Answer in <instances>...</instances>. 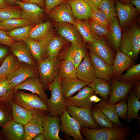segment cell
Segmentation results:
<instances>
[{"label":"cell","instance_id":"1","mask_svg":"<svg viewBox=\"0 0 140 140\" xmlns=\"http://www.w3.org/2000/svg\"><path fill=\"white\" fill-rule=\"evenodd\" d=\"M80 131L87 140H129L133 134L131 128L126 125L97 129L81 126Z\"/></svg>","mask_w":140,"mask_h":140},{"label":"cell","instance_id":"2","mask_svg":"<svg viewBox=\"0 0 140 140\" xmlns=\"http://www.w3.org/2000/svg\"><path fill=\"white\" fill-rule=\"evenodd\" d=\"M120 50L131 58H136L140 50V29L136 24L122 34Z\"/></svg>","mask_w":140,"mask_h":140},{"label":"cell","instance_id":"3","mask_svg":"<svg viewBox=\"0 0 140 140\" xmlns=\"http://www.w3.org/2000/svg\"><path fill=\"white\" fill-rule=\"evenodd\" d=\"M60 61L58 57L47 58L37 63L40 81L45 92L58 75Z\"/></svg>","mask_w":140,"mask_h":140},{"label":"cell","instance_id":"4","mask_svg":"<svg viewBox=\"0 0 140 140\" xmlns=\"http://www.w3.org/2000/svg\"><path fill=\"white\" fill-rule=\"evenodd\" d=\"M61 80L57 75L47 89L51 91V96L48 99L47 104L48 108V114L51 116L60 115L66 108L61 87Z\"/></svg>","mask_w":140,"mask_h":140},{"label":"cell","instance_id":"5","mask_svg":"<svg viewBox=\"0 0 140 140\" xmlns=\"http://www.w3.org/2000/svg\"><path fill=\"white\" fill-rule=\"evenodd\" d=\"M13 100L28 110H38L48 112L47 104L36 94L27 93L19 89L14 93Z\"/></svg>","mask_w":140,"mask_h":140},{"label":"cell","instance_id":"6","mask_svg":"<svg viewBox=\"0 0 140 140\" xmlns=\"http://www.w3.org/2000/svg\"><path fill=\"white\" fill-rule=\"evenodd\" d=\"M32 111L31 119L24 125L25 140H31L36 135L44 131L45 121L47 115V112L38 110Z\"/></svg>","mask_w":140,"mask_h":140},{"label":"cell","instance_id":"7","mask_svg":"<svg viewBox=\"0 0 140 140\" xmlns=\"http://www.w3.org/2000/svg\"><path fill=\"white\" fill-rule=\"evenodd\" d=\"M61 124L60 130L75 140H84L80 131L81 125L74 118L71 116L66 108L60 115Z\"/></svg>","mask_w":140,"mask_h":140},{"label":"cell","instance_id":"8","mask_svg":"<svg viewBox=\"0 0 140 140\" xmlns=\"http://www.w3.org/2000/svg\"><path fill=\"white\" fill-rule=\"evenodd\" d=\"M35 76H39L37 67L21 62L19 67L6 78L14 88L27 79Z\"/></svg>","mask_w":140,"mask_h":140},{"label":"cell","instance_id":"9","mask_svg":"<svg viewBox=\"0 0 140 140\" xmlns=\"http://www.w3.org/2000/svg\"><path fill=\"white\" fill-rule=\"evenodd\" d=\"M134 85V83L130 82L113 78L108 103L113 105L125 100Z\"/></svg>","mask_w":140,"mask_h":140},{"label":"cell","instance_id":"10","mask_svg":"<svg viewBox=\"0 0 140 140\" xmlns=\"http://www.w3.org/2000/svg\"><path fill=\"white\" fill-rule=\"evenodd\" d=\"M96 94L94 90L88 86H85L76 95L64 99L66 106L71 105L78 107L91 109L94 103L92 96Z\"/></svg>","mask_w":140,"mask_h":140},{"label":"cell","instance_id":"11","mask_svg":"<svg viewBox=\"0 0 140 140\" xmlns=\"http://www.w3.org/2000/svg\"><path fill=\"white\" fill-rule=\"evenodd\" d=\"M66 109L69 115L76 119L82 127L90 129L100 128L94 121L90 108H85L67 105Z\"/></svg>","mask_w":140,"mask_h":140},{"label":"cell","instance_id":"12","mask_svg":"<svg viewBox=\"0 0 140 140\" xmlns=\"http://www.w3.org/2000/svg\"><path fill=\"white\" fill-rule=\"evenodd\" d=\"M15 4L21 9V18L28 20L35 25L40 23L43 15L42 8L35 4L24 3L17 0Z\"/></svg>","mask_w":140,"mask_h":140},{"label":"cell","instance_id":"13","mask_svg":"<svg viewBox=\"0 0 140 140\" xmlns=\"http://www.w3.org/2000/svg\"><path fill=\"white\" fill-rule=\"evenodd\" d=\"M88 47L90 52L95 54L106 64L113 65V53L107 44L103 36H99L96 41L88 43Z\"/></svg>","mask_w":140,"mask_h":140},{"label":"cell","instance_id":"14","mask_svg":"<svg viewBox=\"0 0 140 140\" xmlns=\"http://www.w3.org/2000/svg\"><path fill=\"white\" fill-rule=\"evenodd\" d=\"M48 14L50 18L55 23H67L75 25V19L67 1L54 8Z\"/></svg>","mask_w":140,"mask_h":140},{"label":"cell","instance_id":"15","mask_svg":"<svg viewBox=\"0 0 140 140\" xmlns=\"http://www.w3.org/2000/svg\"><path fill=\"white\" fill-rule=\"evenodd\" d=\"M52 26V23L49 21L34 25L30 31L28 38L46 45L48 41L54 36Z\"/></svg>","mask_w":140,"mask_h":140},{"label":"cell","instance_id":"16","mask_svg":"<svg viewBox=\"0 0 140 140\" xmlns=\"http://www.w3.org/2000/svg\"><path fill=\"white\" fill-rule=\"evenodd\" d=\"M55 24V27L59 35L70 42L72 44L78 45L83 43L82 37L75 25L67 23Z\"/></svg>","mask_w":140,"mask_h":140},{"label":"cell","instance_id":"17","mask_svg":"<svg viewBox=\"0 0 140 140\" xmlns=\"http://www.w3.org/2000/svg\"><path fill=\"white\" fill-rule=\"evenodd\" d=\"M91 63L94 68L96 77L104 79L111 83L113 69V65L106 64L94 53H89Z\"/></svg>","mask_w":140,"mask_h":140},{"label":"cell","instance_id":"18","mask_svg":"<svg viewBox=\"0 0 140 140\" xmlns=\"http://www.w3.org/2000/svg\"><path fill=\"white\" fill-rule=\"evenodd\" d=\"M27 90L32 93H36L47 104L48 98L45 93L39 76L30 77L14 88V92L19 89Z\"/></svg>","mask_w":140,"mask_h":140},{"label":"cell","instance_id":"19","mask_svg":"<svg viewBox=\"0 0 140 140\" xmlns=\"http://www.w3.org/2000/svg\"><path fill=\"white\" fill-rule=\"evenodd\" d=\"M86 53V48L83 43L78 45L72 44L58 57L60 60L65 59L70 60L76 68L84 59Z\"/></svg>","mask_w":140,"mask_h":140},{"label":"cell","instance_id":"20","mask_svg":"<svg viewBox=\"0 0 140 140\" xmlns=\"http://www.w3.org/2000/svg\"><path fill=\"white\" fill-rule=\"evenodd\" d=\"M9 49L20 62L37 67L36 62L32 57L30 50L24 41L14 42L9 46Z\"/></svg>","mask_w":140,"mask_h":140},{"label":"cell","instance_id":"21","mask_svg":"<svg viewBox=\"0 0 140 140\" xmlns=\"http://www.w3.org/2000/svg\"><path fill=\"white\" fill-rule=\"evenodd\" d=\"M76 69L77 78L81 80L90 83L96 78L89 53H86Z\"/></svg>","mask_w":140,"mask_h":140},{"label":"cell","instance_id":"22","mask_svg":"<svg viewBox=\"0 0 140 140\" xmlns=\"http://www.w3.org/2000/svg\"><path fill=\"white\" fill-rule=\"evenodd\" d=\"M115 8L119 18L120 25L121 27L131 21L136 15L137 11L129 3L124 4L118 1L116 2Z\"/></svg>","mask_w":140,"mask_h":140},{"label":"cell","instance_id":"23","mask_svg":"<svg viewBox=\"0 0 140 140\" xmlns=\"http://www.w3.org/2000/svg\"><path fill=\"white\" fill-rule=\"evenodd\" d=\"M59 115L47 114L45 120L44 133L46 140H63L59 135L60 122Z\"/></svg>","mask_w":140,"mask_h":140},{"label":"cell","instance_id":"24","mask_svg":"<svg viewBox=\"0 0 140 140\" xmlns=\"http://www.w3.org/2000/svg\"><path fill=\"white\" fill-rule=\"evenodd\" d=\"M2 128V131L7 140H25L24 125L13 119Z\"/></svg>","mask_w":140,"mask_h":140},{"label":"cell","instance_id":"25","mask_svg":"<svg viewBox=\"0 0 140 140\" xmlns=\"http://www.w3.org/2000/svg\"><path fill=\"white\" fill-rule=\"evenodd\" d=\"M67 1L71 6L74 18L82 20L91 17L93 11L85 0H68Z\"/></svg>","mask_w":140,"mask_h":140},{"label":"cell","instance_id":"26","mask_svg":"<svg viewBox=\"0 0 140 140\" xmlns=\"http://www.w3.org/2000/svg\"><path fill=\"white\" fill-rule=\"evenodd\" d=\"M133 64L132 58L121 52L118 48L113 62V77L115 76V78L118 79L122 73Z\"/></svg>","mask_w":140,"mask_h":140},{"label":"cell","instance_id":"27","mask_svg":"<svg viewBox=\"0 0 140 140\" xmlns=\"http://www.w3.org/2000/svg\"><path fill=\"white\" fill-rule=\"evenodd\" d=\"M89 83L77 78L61 79V87L64 99L72 96L75 93Z\"/></svg>","mask_w":140,"mask_h":140},{"label":"cell","instance_id":"28","mask_svg":"<svg viewBox=\"0 0 140 140\" xmlns=\"http://www.w3.org/2000/svg\"><path fill=\"white\" fill-rule=\"evenodd\" d=\"M88 86L94 90L96 94L107 102L111 90V83L103 79L96 77Z\"/></svg>","mask_w":140,"mask_h":140},{"label":"cell","instance_id":"29","mask_svg":"<svg viewBox=\"0 0 140 140\" xmlns=\"http://www.w3.org/2000/svg\"><path fill=\"white\" fill-rule=\"evenodd\" d=\"M24 41L29 47L31 54L36 63L46 58V45L29 38Z\"/></svg>","mask_w":140,"mask_h":140},{"label":"cell","instance_id":"30","mask_svg":"<svg viewBox=\"0 0 140 140\" xmlns=\"http://www.w3.org/2000/svg\"><path fill=\"white\" fill-rule=\"evenodd\" d=\"M109 32L107 36L108 41L116 50L120 47L122 34L120 27L116 17H114L109 23Z\"/></svg>","mask_w":140,"mask_h":140},{"label":"cell","instance_id":"31","mask_svg":"<svg viewBox=\"0 0 140 140\" xmlns=\"http://www.w3.org/2000/svg\"><path fill=\"white\" fill-rule=\"evenodd\" d=\"M82 37L83 41L88 43L96 41L99 36L94 32L89 23L76 19L75 25Z\"/></svg>","mask_w":140,"mask_h":140},{"label":"cell","instance_id":"32","mask_svg":"<svg viewBox=\"0 0 140 140\" xmlns=\"http://www.w3.org/2000/svg\"><path fill=\"white\" fill-rule=\"evenodd\" d=\"M11 102L13 120L18 123L25 125L32 118V111L28 110L17 104L13 99Z\"/></svg>","mask_w":140,"mask_h":140},{"label":"cell","instance_id":"33","mask_svg":"<svg viewBox=\"0 0 140 140\" xmlns=\"http://www.w3.org/2000/svg\"><path fill=\"white\" fill-rule=\"evenodd\" d=\"M21 63L12 53L9 54L0 66V78H6L17 69Z\"/></svg>","mask_w":140,"mask_h":140},{"label":"cell","instance_id":"34","mask_svg":"<svg viewBox=\"0 0 140 140\" xmlns=\"http://www.w3.org/2000/svg\"><path fill=\"white\" fill-rule=\"evenodd\" d=\"M58 75L61 79L77 78L76 69L71 60L68 59L60 60Z\"/></svg>","mask_w":140,"mask_h":140},{"label":"cell","instance_id":"35","mask_svg":"<svg viewBox=\"0 0 140 140\" xmlns=\"http://www.w3.org/2000/svg\"><path fill=\"white\" fill-rule=\"evenodd\" d=\"M127 111L126 114L127 123H129L132 119H139L138 113L140 109V102L138 99L134 91L130 92L127 99Z\"/></svg>","mask_w":140,"mask_h":140},{"label":"cell","instance_id":"36","mask_svg":"<svg viewBox=\"0 0 140 140\" xmlns=\"http://www.w3.org/2000/svg\"><path fill=\"white\" fill-rule=\"evenodd\" d=\"M95 106L100 110L112 123L114 126L122 127L119 116L114 108V104L110 105L102 99Z\"/></svg>","mask_w":140,"mask_h":140},{"label":"cell","instance_id":"37","mask_svg":"<svg viewBox=\"0 0 140 140\" xmlns=\"http://www.w3.org/2000/svg\"><path fill=\"white\" fill-rule=\"evenodd\" d=\"M66 42V39L61 37L54 36L51 38L46 45V58L58 57Z\"/></svg>","mask_w":140,"mask_h":140},{"label":"cell","instance_id":"38","mask_svg":"<svg viewBox=\"0 0 140 140\" xmlns=\"http://www.w3.org/2000/svg\"><path fill=\"white\" fill-rule=\"evenodd\" d=\"M11 101H0V127L2 128L13 119Z\"/></svg>","mask_w":140,"mask_h":140},{"label":"cell","instance_id":"39","mask_svg":"<svg viewBox=\"0 0 140 140\" xmlns=\"http://www.w3.org/2000/svg\"><path fill=\"white\" fill-rule=\"evenodd\" d=\"M34 24L14 29L6 32L7 36L15 41H24L28 38L29 33Z\"/></svg>","mask_w":140,"mask_h":140},{"label":"cell","instance_id":"40","mask_svg":"<svg viewBox=\"0 0 140 140\" xmlns=\"http://www.w3.org/2000/svg\"><path fill=\"white\" fill-rule=\"evenodd\" d=\"M14 93V88L6 78H0V101L12 100Z\"/></svg>","mask_w":140,"mask_h":140},{"label":"cell","instance_id":"41","mask_svg":"<svg viewBox=\"0 0 140 140\" xmlns=\"http://www.w3.org/2000/svg\"><path fill=\"white\" fill-rule=\"evenodd\" d=\"M32 24H34L29 20L21 18H12L0 21V25L3 28L4 31L6 32L17 27Z\"/></svg>","mask_w":140,"mask_h":140},{"label":"cell","instance_id":"42","mask_svg":"<svg viewBox=\"0 0 140 140\" xmlns=\"http://www.w3.org/2000/svg\"><path fill=\"white\" fill-rule=\"evenodd\" d=\"M91 112L94 121L99 127L111 128L114 125L104 114L95 106L92 107Z\"/></svg>","mask_w":140,"mask_h":140},{"label":"cell","instance_id":"43","mask_svg":"<svg viewBox=\"0 0 140 140\" xmlns=\"http://www.w3.org/2000/svg\"><path fill=\"white\" fill-rule=\"evenodd\" d=\"M140 76V64L133 65L127 69L126 73L121 75L118 80L134 83L139 80Z\"/></svg>","mask_w":140,"mask_h":140},{"label":"cell","instance_id":"44","mask_svg":"<svg viewBox=\"0 0 140 140\" xmlns=\"http://www.w3.org/2000/svg\"><path fill=\"white\" fill-rule=\"evenodd\" d=\"M21 9L18 6L10 5L0 9V21L21 18Z\"/></svg>","mask_w":140,"mask_h":140},{"label":"cell","instance_id":"45","mask_svg":"<svg viewBox=\"0 0 140 140\" xmlns=\"http://www.w3.org/2000/svg\"><path fill=\"white\" fill-rule=\"evenodd\" d=\"M100 9L106 15L109 23L117 13L113 0H102Z\"/></svg>","mask_w":140,"mask_h":140},{"label":"cell","instance_id":"46","mask_svg":"<svg viewBox=\"0 0 140 140\" xmlns=\"http://www.w3.org/2000/svg\"><path fill=\"white\" fill-rule=\"evenodd\" d=\"M91 18L92 20L109 29L110 25L106 15L101 10L93 11Z\"/></svg>","mask_w":140,"mask_h":140},{"label":"cell","instance_id":"47","mask_svg":"<svg viewBox=\"0 0 140 140\" xmlns=\"http://www.w3.org/2000/svg\"><path fill=\"white\" fill-rule=\"evenodd\" d=\"M115 111L121 119L127 120L126 114L127 111L128 106L125 100H122L117 104H114Z\"/></svg>","mask_w":140,"mask_h":140},{"label":"cell","instance_id":"48","mask_svg":"<svg viewBox=\"0 0 140 140\" xmlns=\"http://www.w3.org/2000/svg\"><path fill=\"white\" fill-rule=\"evenodd\" d=\"M95 33L98 36H107L109 29L102 25L92 20L89 23Z\"/></svg>","mask_w":140,"mask_h":140},{"label":"cell","instance_id":"49","mask_svg":"<svg viewBox=\"0 0 140 140\" xmlns=\"http://www.w3.org/2000/svg\"><path fill=\"white\" fill-rule=\"evenodd\" d=\"M66 0H45V12L49 13L53 9Z\"/></svg>","mask_w":140,"mask_h":140},{"label":"cell","instance_id":"50","mask_svg":"<svg viewBox=\"0 0 140 140\" xmlns=\"http://www.w3.org/2000/svg\"><path fill=\"white\" fill-rule=\"evenodd\" d=\"M15 42L9 37L6 32L0 30V44L10 46L14 42Z\"/></svg>","mask_w":140,"mask_h":140},{"label":"cell","instance_id":"51","mask_svg":"<svg viewBox=\"0 0 140 140\" xmlns=\"http://www.w3.org/2000/svg\"><path fill=\"white\" fill-rule=\"evenodd\" d=\"M89 5L93 11L100 9L102 0H85Z\"/></svg>","mask_w":140,"mask_h":140},{"label":"cell","instance_id":"52","mask_svg":"<svg viewBox=\"0 0 140 140\" xmlns=\"http://www.w3.org/2000/svg\"><path fill=\"white\" fill-rule=\"evenodd\" d=\"M8 53L9 50L6 47L0 46V66Z\"/></svg>","mask_w":140,"mask_h":140},{"label":"cell","instance_id":"53","mask_svg":"<svg viewBox=\"0 0 140 140\" xmlns=\"http://www.w3.org/2000/svg\"><path fill=\"white\" fill-rule=\"evenodd\" d=\"M22 2L24 3H29L35 4L41 8H45V0H23Z\"/></svg>","mask_w":140,"mask_h":140},{"label":"cell","instance_id":"54","mask_svg":"<svg viewBox=\"0 0 140 140\" xmlns=\"http://www.w3.org/2000/svg\"><path fill=\"white\" fill-rule=\"evenodd\" d=\"M135 84L134 92L138 100L140 99V82L139 80L137 81Z\"/></svg>","mask_w":140,"mask_h":140},{"label":"cell","instance_id":"55","mask_svg":"<svg viewBox=\"0 0 140 140\" xmlns=\"http://www.w3.org/2000/svg\"><path fill=\"white\" fill-rule=\"evenodd\" d=\"M129 3L135 6L136 9L137 11L140 10V0H131Z\"/></svg>","mask_w":140,"mask_h":140},{"label":"cell","instance_id":"56","mask_svg":"<svg viewBox=\"0 0 140 140\" xmlns=\"http://www.w3.org/2000/svg\"><path fill=\"white\" fill-rule=\"evenodd\" d=\"M32 140H45V135L44 132L40 133L35 136L32 139Z\"/></svg>","mask_w":140,"mask_h":140},{"label":"cell","instance_id":"57","mask_svg":"<svg viewBox=\"0 0 140 140\" xmlns=\"http://www.w3.org/2000/svg\"><path fill=\"white\" fill-rule=\"evenodd\" d=\"M10 5L4 0H0V9L9 6Z\"/></svg>","mask_w":140,"mask_h":140},{"label":"cell","instance_id":"58","mask_svg":"<svg viewBox=\"0 0 140 140\" xmlns=\"http://www.w3.org/2000/svg\"><path fill=\"white\" fill-rule=\"evenodd\" d=\"M11 5L13 6L15 4L17 0H4Z\"/></svg>","mask_w":140,"mask_h":140},{"label":"cell","instance_id":"59","mask_svg":"<svg viewBox=\"0 0 140 140\" xmlns=\"http://www.w3.org/2000/svg\"><path fill=\"white\" fill-rule=\"evenodd\" d=\"M0 140H7L2 132L0 130Z\"/></svg>","mask_w":140,"mask_h":140},{"label":"cell","instance_id":"60","mask_svg":"<svg viewBox=\"0 0 140 140\" xmlns=\"http://www.w3.org/2000/svg\"><path fill=\"white\" fill-rule=\"evenodd\" d=\"M140 135V134H137V135H136L134 136L132 138L131 140H134V139L135 138H135V140H137V139H138V140L139 139V136Z\"/></svg>","mask_w":140,"mask_h":140},{"label":"cell","instance_id":"61","mask_svg":"<svg viewBox=\"0 0 140 140\" xmlns=\"http://www.w3.org/2000/svg\"><path fill=\"white\" fill-rule=\"evenodd\" d=\"M121 1L122 2H124L127 3H129V1L131 0H118Z\"/></svg>","mask_w":140,"mask_h":140},{"label":"cell","instance_id":"62","mask_svg":"<svg viewBox=\"0 0 140 140\" xmlns=\"http://www.w3.org/2000/svg\"><path fill=\"white\" fill-rule=\"evenodd\" d=\"M0 30H1L4 31V29L2 28V27L0 25Z\"/></svg>","mask_w":140,"mask_h":140}]
</instances>
